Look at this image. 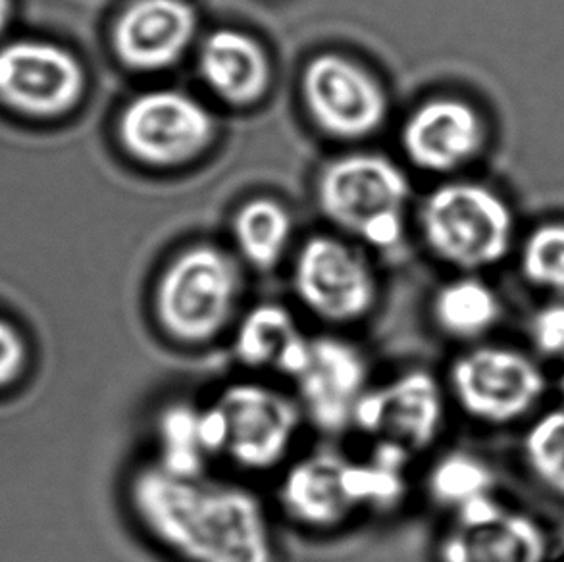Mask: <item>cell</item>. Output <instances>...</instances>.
<instances>
[{
	"instance_id": "cell-1",
	"label": "cell",
	"mask_w": 564,
	"mask_h": 562,
	"mask_svg": "<svg viewBox=\"0 0 564 562\" xmlns=\"http://www.w3.org/2000/svg\"><path fill=\"white\" fill-rule=\"evenodd\" d=\"M126 501L141 532L176 561L282 562L267 505L243 484L149 461L131 472Z\"/></svg>"
},
{
	"instance_id": "cell-2",
	"label": "cell",
	"mask_w": 564,
	"mask_h": 562,
	"mask_svg": "<svg viewBox=\"0 0 564 562\" xmlns=\"http://www.w3.org/2000/svg\"><path fill=\"white\" fill-rule=\"evenodd\" d=\"M412 456L372 443L367 455L318 448L283 471L278 502L283 517L308 532H334L367 512H389L409 494Z\"/></svg>"
},
{
	"instance_id": "cell-3",
	"label": "cell",
	"mask_w": 564,
	"mask_h": 562,
	"mask_svg": "<svg viewBox=\"0 0 564 562\" xmlns=\"http://www.w3.org/2000/svg\"><path fill=\"white\" fill-rule=\"evenodd\" d=\"M200 414L210 458L251 474L288 463L306 422L297 397L264 380L224 386Z\"/></svg>"
},
{
	"instance_id": "cell-4",
	"label": "cell",
	"mask_w": 564,
	"mask_h": 562,
	"mask_svg": "<svg viewBox=\"0 0 564 562\" xmlns=\"http://www.w3.org/2000/svg\"><path fill=\"white\" fill-rule=\"evenodd\" d=\"M241 291L236 260L214 247H193L159 278L154 324L176 347L205 349L236 326Z\"/></svg>"
},
{
	"instance_id": "cell-5",
	"label": "cell",
	"mask_w": 564,
	"mask_h": 562,
	"mask_svg": "<svg viewBox=\"0 0 564 562\" xmlns=\"http://www.w3.org/2000/svg\"><path fill=\"white\" fill-rule=\"evenodd\" d=\"M422 229L437 259L480 272L507 259L517 237L511 206L481 183H445L422 208Z\"/></svg>"
},
{
	"instance_id": "cell-6",
	"label": "cell",
	"mask_w": 564,
	"mask_h": 562,
	"mask_svg": "<svg viewBox=\"0 0 564 562\" xmlns=\"http://www.w3.org/2000/svg\"><path fill=\"white\" fill-rule=\"evenodd\" d=\"M318 193L324 213L352 236L378 249L401 241L409 185L393 162L372 154L337 160L322 175Z\"/></svg>"
},
{
	"instance_id": "cell-7",
	"label": "cell",
	"mask_w": 564,
	"mask_h": 562,
	"mask_svg": "<svg viewBox=\"0 0 564 562\" xmlns=\"http://www.w3.org/2000/svg\"><path fill=\"white\" fill-rule=\"evenodd\" d=\"M447 389L466 417L486 424H509L542 401L545 376L520 350L481 345L453 360Z\"/></svg>"
},
{
	"instance_id": "cell-8",
	"label": "cell",
	"mask_w": 564,
	"mask_h": 562,
	"mask_svg": "<svg viewBox=\"0 0 564 562\" xmlns=\"http://www.w3.org/2000/svg\"><path fill=\"white\" fill-rule=\"evenodd\" d=\"M445 412L447 397L440 380L424 368H411L370 386L357 407L352 430L370 443L414 456L437 441Z\"/></svg>"
},
{
	"instance_id": "cell-9",
	"label": "cell",
	"mask_w": 564,
	"mask_h": 562,
	"mask_svg": "<svg viewBox=\"0 0 564 562\" xmlns=\"http://www.w3.org/2000/svg\"><path fill=\"white\" fill-rule=\"evenodd\" d=\"M299 303L329 326H352L370 316L378 283L367 260L349 245L316 237L299 252L293 270Z\"/></svg>"
},
{
	"instance_id": "cell-10",
	"label": "cell",
	"mask_w": 564,
	"mask_h": 562,
	"mask_svg": "<svg viewBox=\"0 0 564 562\" xmlns=\"http://www.w3.org/2000/svg\"><path fill=\"white\" fill-rule=\"evenodd\" d=\"M85 74L74 54L46 41L0 46V102L20 115L54 118L76 107Z\"/></svg>"
},
{
	"instance_id": "cell-11",
	"label": "cell",
	"mask_w": 564,
	"mask_h": 562,
	"mask_svg": "<svg viewBox=\"0 0 564 562\" xmlns=\"http://www.w3.org/2000/svg\"><path fill=\"white\" fill-rule=\"evenodd\" d=\"M370 386V365L362 349L337 335H318L313 337L305 370L295 380V397L306 422L334 435L352 428Z\"/></svg>"
},
{
	"instance_id": "cell-12",
	"label": "cell",
	"mask_w": 564,
	"mask_h": 562,
	"mask_svg": "<svg viewBox=\"0 0 564 562\" xmlns=\"http://www.w3.org/2000/svg\"><path fill=\"white\" fill-rule=\"evenodd\" d=\"M120 136L135 159L176 166L205 151L214 136L213 116L184 93H147L126 108Z\"/></svg>"
},
{
	"instance_id": "cell-13",
	"label": "cell",
	"mask_w": 564,
	"mask_h": 562,
	"mask_svg": "<svg viewBox=\"0 0 564 562\" xmlns=\"http://www.w3.org/2000/svg\"><path fill=\"white\" fill-rule=\"evenodd\" d=\"M545 533L534 518L511 512L494 495L468 502L440 541V562H543Z\"/></svg>"
},
{
	"instance_id": "cell-14",
	"label": "cell",
	"mask_w": 564,
	"mask_h": 562,
	"mask_svg": "<svg viewBox=\"0 0 564 562\" xmlns=\"http://www.w3.org/2000/svg\"><path fill=\"white\" fill-rule=\"evenodd\" d=\"M303 91L314 120L336 138L372 133L380 128L388 108L375 77L337 54H324L308 64Z\"/></svg>"
},
{
	"instance_id": "cell-15",
	"label": "cell",
	"mask_w": 564,
	"mask_h": 562,
	"mask_svg": "<svg viewBox=\"0 0 564 562\" xmlns=\"http://www.w3.org/2000/svg\"><path fill=\"white\" fill-rule=\"evenodd\" d=\"M488 128L480 112L460 99H435L404 123V151L416 166L453 172L473 162L486 147Z\"/></svg>"
},
{
	"instance_id": "cell-16",
	"label": "cell",
	"mask_w": 564,
	"mask_h": 562,
	"mask_svg": "<svg viewBox=\"0 0 564 562\" xmlns=\"http://www.w3.org/2000/svg\"><path fill=\"white\" fill-rule=\"evenodd\" d=\"M197 15L184 0H138L116 22L115 48L133 69L176 64L191 45Z\"/></svg>"
},
{
	"instance_id": "cell-17",
	"label": "cell",
	"mask_w": 564,
	"mask_h": 562,
	"mask_svg": "<svg viewBox=\"0 0 564 562\" xmlns=\"http://www.w3.org/2000/svg\"><path fill=\"white\" fill-rule=\"evenodd\" d=\"M311 347L313 337L282 304H257L234 326V357L247 370L262 376L297 380Z\"/></svg>"
},
{
	"instance_id": "cell-18",
	"label": "cell",
	"mask_w": 564,
	"mask_h": 562,
	"mask_svg": "<svg viewBox=\"0 0 564 562\" xmlns=\"http://www.w3.org/2000/svg\"><path fill=\"white\" fill-rule=\"evenodd\" d=\"M200 69L214 93L229 105H252L267 91L270 66L257 41L221 30L206 39Z\"/></svg>"
},
{
	"instance_id": "cell-19",
	"label": "cell",
	"mask_w": 564,
	"mask_h": 562,
	"mask_svg": "<svg viewBox=\"0 0 564 562\" xmlns=\"http://www.w3.org/2000/svg\"><path fill=\"white\" fill-rule=\"evenodd\" d=\"M432 316L442 334L458 342H470L496 326L501 316V301L486 281L463 275L435 293Z\"/></svg>"
},
{
	"instance_id": "cell-20",
	"label": "cell",
	"mask_w": 564,
	"mask_h": 562,
	"mask_svg": "<svg viewBox=\"0 0 564 562\" xmlns=\"http://www.w3.org/2000/svg\"><path fill=\"white\" fill-rule=\"evenodd\" d=\"M154 435V461L169 471L198 474L206 472V466L213 461L206 448L203 414L197 404H166L156 417Z\"/></svg>"
},
{
	"instance_id": "cell-21",
	"label": "cell",
	"mask_w": 564,
	"mask_h": 562,
	"mask_svg": "<svg viewBox=\"0 0 564 562\" xmlns=\"http://www.w3.org/2000/svg\"><path fill=\"white\" fill-rule=\"evenodd\" d=\"M236 239L245 259L259 270L274 268L290 244V214L272 201H252L236 218Z\"/></svg>"
},
{
	"instance_id": "cell-22",
	"label": "cell",
	"mask_w": 564,
	"mask_h": 562,
	"mask_svg": "<svg viewBox=\"0 0 564 562\" xmlns=\"http://www.w3.org/2000/svg\"><path fill=\"white\" fill-rule=\"evenodd\" d=\"M494 491V472L480 456L449 453L427 474V494L440 507L457 512L468 502Z\"/></svg>"
},
{
	"instance_id": "cell-23",
	"label": "cell",
	"mask_w": 564,
	"mask_h": 562,
	"mask_svg": "<svg viewBox=\"0 0 564 562\" xmlns=\"http://www.w3.org/2000/svg\"><path fill=\"white\" fill-rule=\"evenodd\" d=\"M519 262L530 285L564 296V221L535 226L520 245Z\"/></svg>"
},
{
	"instance_id": "cell-24",
	"label": "cell",
	"mask_w": 564,
	"mask_h": 562,
	"mask_svg": "<svg viewBox=\"0 0 564 562\" xmlns=\"http://www.w3.org/2000/svg\"><path fill=\"white\" fill-rule=\"evenodd\" d=\"M524 458L543 486L564 497V409L535 420L524 437Z\"/></svg>"
},
{
	"instance_id": "cell-25",
	"label": "cell",
	"mask_w": 564,
	"mask_h": 562,
	"mask_svg": "<svg viewBox=\"0 0 564 562\" xmlns=\"http://www.w3.org/2000/svg\"><path fill=\"white\" fill-rule=\"evenodd\" d=\"M35 370V343L30 329L0 306V397L25 386Z\"/></svg>"
},
{
	"instance_id": "cell-26",
	"label": "cell",
	"mask_w": 564,
	"mask_h": 562,
	"mask_svg": "<svg viewBox=\"0 0 564 562\" xmlns=\"http://www.w3.org/2000/svg\"><path fill=\"white\" fill-rule=\"evenodd\" d=\"M530 339L545 357H564V301L535 312L530 322Z\"/></svg>"
},
{
	"instance_id": "cell-27",
	"label": "cell",
	"mask_w": 564,
	"mask_h": 562,
	"mask_svg": "<svg viewBox=\"0 0 564 562\" xmlns=\"http://www.w3.org/2000/svg\"><path fill=\"white\" fill-rule=\"evenodd\" d=\"M10 14H12V4H10V0H0V33L7 30Z\"/></svg>"
},
{
	"instance_id": "cell-28",
	"label": "cell",
	"mask_w": 564,
	"mask_h": 562,
	"mask_svg": "<svg viewBox=\"0 0 564 562\" xmlns=\"http://www.w3.org/2000/svg\"><path fill=\"white\" fill-rule=\"evenodd\" d=\"M561 389L564 391V370L563 374H561Z\"/></svg>"
}]
</instances>
